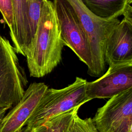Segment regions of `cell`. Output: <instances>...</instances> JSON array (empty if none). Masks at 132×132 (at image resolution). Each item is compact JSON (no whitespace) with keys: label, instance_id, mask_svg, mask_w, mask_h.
<instances>
[{"label":"cell","instance_id":"cell-3","mask_svg":"<svg viewBox=\"0 0 132 132\" xmlns=\"http://www.w3.org/2000/svg\"><path fill=\"white\" fill-rule=\"evenodd\" d=\"M87 82L85 79L76 77L73 83L63 88H48L22 131L28 132L51 118L80 107L90 101L86 93Z\"/></svg>","mask_w":132,"mask_h":132},{"label":"cell","instance_id":"cell-14","mask_svg":"<svg viewBox=\"0 0 132 132\" xmlns=\"http://www.w3.org/2000/svg\"><path fill=\"white\" fill-rule=\"evenodd\" d=\"M0 12L5 22L9 28L11 39L15 48L16 42L11 0H0Z\"/></svg>","mask_w":132,"mask_h":132},{"label":"cell","instance_id":"cell-12","mask_svg":"<svg viewBox=\"0 0 132 132\" xmlns=\"http://www.w3.org/2000/svg\"><path fill=\"white\" fill-rule=\"evenodd\" d=\"M80 107L53 117L42 125L28 132H64L70 125L74 117L78 114ZM23 132V131H22Z\"/></svg>","mask_w":132,"mask_h":132},{"label":"cell","instance_id":"cell-6","mask_svg":"<svg viewBox=\"0 0 132 132\" xmlns=\"http://www.w3.org/2000/svg\"><path fill=\"white\" fill-rule=\"evenodd\" d=\"M53 3L64 46L69 47L87 65L88 73L92 65L91 54L86 37L74 11L65 0H53Z\"/></svg>","mask_w":132,"mask_h":132},{"label":"cell","instance_id":"cell-7","mask_svg":"<svg viewBox=\"0 0 132 132\" xmlns=\"http://www.w3.org/2000/svg\"><path fill=\"white\" fill-rule=\"evenodd\" d=\"M132 88V63L109 65L98 79L87 82L86 93L90 101L109 98Z\"/></svg>","mask_w":132,"mask_h":132},{"label":"cell","instance_id":"cell-18","mask_svg":"<svg viewBox=\"0 0 132 132\" xmlns=\"http://www.w3.org/2000/svg\"></svg>","mask_w":132,"mask_h":132},{"label":"cell","instance_id":"cell-5","mask_svg":"<svg viewBox=\"0 0 132 132\" xmlns=\"http://www.w3.org/2000/svg\"><path fill=\"white\" fill-rule=\"evenodd\" d=\"M92 120L98 132H132V88L109 98Z\"/></svg>","mask_w":132,"mask_h":132},{"label":"cell","instance_id":"cell-17","mask_svg":"<svg viewBox=\"0 0 132 132\" xmlns=\"http://www.w3.org/2000/svg\"><path fill=\"white\" fill-rule=\"evenodd\" d=\"M2 36H1V34H0V38H1V37Z\"/></svg>","mask_w":132,"mask_h":132},{"label":"cell","instance_id":"cell-4","mask_svg":"<svg viewBox=\"0 0 132 132\" xmlns=\"http://www.w3.org/2000/svg\"><path fill=\"white\" fill-rule=\"evenodd\" d=\"M14 47L0 38V108L11 109L23 97L28 83Z\"/></svg>","mask_w":132,"mask_h":132},{"label":"cell","instance_id":"cell-8","mask_svg":"<svg viewBox=\"0 0 132 132\" xmlns=\"http://www.w3.org/2000/svg\"><path fill=\"white\" fill-rule=\"evenodd\" d=\"M123 16L106 41L104 58L109 66L132 63V8Z\"/></svg>","mask_w":132,"mask_h":132},{"label":"cell","instance_id":"cell-11","mask_svg":"<svg viewBox=\"0 0 132 132\" xmlns=\"http://www.w3.org/2000/svg\"><path fill=\"white\" fill-rule=\"evenodd\" d=\"M13 8L16 53L25 56L28 42L27 0H11Z\"/></svg>","mask_w":132,"mask_h":132},{"label":"cell","instance_id":"cell-1","mask_svg":"<svg viewBox=\"0 0 132 132\" xmlns=\"http://www.w3.org/2000/svg\"><path fill=\"white\" fill-rule=\"evenodd\" d=\"M64 46L53 2L45 0L37 28L25 56L31 77L41 78L59 64Z\"/></svg>","mask_w":132,"mask_h":132},{"label":"cell","instance_id":"cell-15","mask_svg":"<svg viewBox=\"0 0 132 132\" xmlns=\"http://www.w3.org/2000/svg\"><path fill=\"white\" fill-rule=\"evenodd\" d=\"M64 132H98L91 118L81 119L77 114Z\"/></svg>","mask_w":132,"mask_h":132},{"label":"cell","instance_id":"cell-9","mask_svg":"<svg viewBox=\"0 0 132 132\" xmlns=\"http://www.w3.org/2000/svg\"><path fill=\"white\" fill-rule=\"evenodd\" d=\"M47 88L43 82L30 84L20 101L3 118L0 132H22Z\"/></svg>","mask_w":132,"mask_h":132},{"label":"cell","instance_id":"cell-13","mask_svg":"<svg viewBox=\"0 0 132 132\" xmlns=\"http://www.w3.org/2000/svg\"><path fill=\"white\" fill-rule=\"evenodd\" d=\"M44 1L45 0H27V17L28 29L27 49L35 33L37 26L40 20Z\"/></svg>","mask_w":132,"mask_h":132},{"label":"cell","instance_id":"cell-10","mask_svg":"<svg viewBox=\"0 0 132 132\" xmlns=\"http://www.w3.org/2000/svg\"><path fill=\"white\" fill-rule=\"evenodd\" d=\"M81 1L93 14L104 19L118 18L132 8V0Z\"/></svg>","mask_w":132,"mask_h":132},{"label":"cell","instance_id":"cell-16","mask_svg":"<svg viewBox=\"0 0 132 132\" xmlns=\"http://www.w3.org/2000/svg\"><path fill=\"white\" fill-rule=\"evenodd\" d=\"M9 109L7 108H3V107L0 108V124L3 118L6 114V112Z\"/></svg>","mask_w":132,"mask_h":132},{"label":"cell","instance_id":"cell-2","mask_svg":"<svg viewBox=\"0 0 132 132\" xmlns=\"http://www.w3.org/2000/svg\"><path fill=\"white\" fill-rule=\"evenodd\" d=\"M74 11L86 37L91 56V68L88 74L100 77L105 71L104 53L107 40L116 26L118 18L104 19L90 11L81 0H65Z\"/></svg>","mask_w":132,"mask_h":132}]
</instances>
